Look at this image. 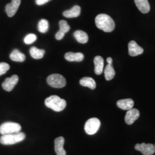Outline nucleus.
<instances>
[{
    "instance_id": "1",
    "label": "nucleus",
    "mask_w": 155,
    "mask_h": 155,
    "mask_svg": "<svg viewBox=\"0 0 155 155\" xmlns=\"http://www.w3.org/2000/svg\"><path fill=\"white\" fill-rule=\"evenodd\" d=\"M95 25L97 28L105 32H111L115 28V23L110 16L106 14H100L95 17Z\"/></svg>"
},
{
    "instance_id": "2",
    "label": "nucleus",
    "mask_w": 155,
    "mask_h": 155,
    "mask_svg": "<svg viewBox=\"0 0 155 155\" xmlns=\"http://www.w3.org/2000/svg\"><path fill=\"white\" fill-rule=\"evenodd\" d=\"M45 106L55 111L63 110L66 106V101L57 95H51L45 101Z\"/></svg>"
},
{
    "instance_id": "3",
    "label": "nucleus",
    "mask_w": 155,
    "mask_h": 155,
    "mask_svg": "<svg viewBox=\"0 0 155 155\" xmlns=\"http://www.w3.org/2000/svg\"><path fill=\"white\" fill-rule=\"evenodd\" d=\"M25 138V134L22 132L2 135L0 137V143L2 145H9L21 142Z\"/></svg>"
},
{
    "instance_id": "4",
    "label": "nucleus",
    "mask_w": 155,
    "mask_h": 155,
    "mask_svg": "<svg viewBox=\"0 0 155 155\" xmlns=\"http://www.w3.org/2000/svg\"><path fill=\"white\" fill-rule=\"evenodd\" d=\"M21 130V125L16 122H5L0 126V134L2 135L18 133Z\"/></svg>"
},
{
    "instance_id": "5",
    "label": "nucleus",
    "mask_w": 155,
    "mask_h": 155,
    "mask_svg": "<svg viewBox=\"0 0 155 155\" xmlns=\"http://www.w3.org/2000/svg\"><path fill=\"white\" fill-rule=\"evenodd\" d=\"M48 84L54 88H62L66 85V80L60 74H52L47 79Z\"/></svg>"
},
{
    "instance_id": "6",
    "label": "nucleus",
    "mask_w": 155,
    "mask_h": 155,
    "mask_svg": "<svg viewBox=\"0 0 155 155\" xmlns=\"http://www.w3.org/2000/svg\"><path fill=\"white\" fill-rule=\"evenodd\" d=\"M101 126L100 120L97 118H91L88 120L84 125V130L87 134L93 135L97 133Z\"/></svg>"
},
{
    "instance_id": "7",
    "label": "nucleus",
    "mask_w": 155,
    "mask_h": 155,
    "mask_svg": "<svg viewBox=\"0 0 155 155\" xmlns=\"http://www.w3.org/2000/svg\"><path fill=\"white\" fill-rule=\"evenodd\" d=\"M134 148L136 150L141 152L143 155H152L155 152V145L152 144L143 143L141 144H136Z\"/></svg>"
},
{
    "instance_id": "8",
    "label": "nucleus",
    "mask_w": 155,
    "mask_h": 155,
    "mask_svg": "<svg viewBox=\"0 0 155 155\" xmlns=\"http://www.w3.org/2000/svg\"><path fill=\"white\" fill-rule=\"evenodd\" d=\"M18 81V77L13 75L11 77L7 78L2 84V87L6 91H11Z\"/></svg>"
},
{
    "instance_id": "9",
    "label": "nucleus",
    "mask_w": 155,
    "mask_h": 155,
    "mask_svg": "<svg viewBox=\"0 0 155 155\" xmlns=\"http://www.w3.org/2000/svg\"><path fill=\"white\" fill-rule=\"evenodd\" d=\"M21 4V0H12L11 2L5 6V12L9 17L13 16Z\"/></svg>"
},
{
    "instance_id": "10",
    "label": "nucleus",
    "mask_w": 155,
    "mask_h": 155,
    "mask_svg": "<svg viewBox=\"0 0 155 155\" xmlns=\"http://www.w3.org/2000/svg\"><path fill=\"white\" fill-rule=\"evenodd\" d=\"M129 54L131 56H136L142 54L144 50L142 47L139 46L134 41H130L128 44Z\"/></svg>"
},
{
    "instance_id": "11",
    "label": "nucleus",
    "mask_w": 155,
    "mask_h": 155,
    "mask_svg": "<svg viewBox=\"0 0 155 155\" xmlns=\"http://www.w3.org/2000/svg\"><path fill=\"white\" fill-rule=\"evenodd\" d=\"M140 117V111L137 109H131L127 110L125 117V121L127 125H132Z\"/></svg>"
},
{
    "instance_id": "12",
    "label": "nucleus",
    "mask_w": 155,
    "mask_h": 155,
    "mask_svg": "<svg viewBox=\"0 0 155 155\" xmlns=\"http://www.w3.org/2000/svg\"><path fill=\"white\" fill-rule=\"evenodd\" d=\"M64 139L59 137L55 140V150L57 155H66V152L64 149Z\"/></svg>"
},
{
    "instance_id": "13",
    "label": "nucleus",
    "mask_w": 155,
    "mask_h": 155,
    "mask_svg": "<svg viewBox=\"0 0 155 155\" xmlns=\"http://www.w3.org/2000/svg\"><path fill=\"white\" fill-rule=\"evenodd\" d=\"M117 105L121 109L127 111L133 108L134 101L130 98L120 100L117 101Z\"/></svg>"
},
{
    "instance_id": "14",
    "label": "nucleus",
    "mask_w": 155,
    "mask_h": 155,
    "mask_svg": "<svg viewBox=\"0 0 155 155\" xmlns=\"http://www.w3.org/2000/svg\"><path fill=\"white\" fill-rule=\"evenodd\" d=\"M134 2L141 13L145 14L150 12V7L148 0H134Z\"/></svg>"
},
{
    "instance_id": "15",
    "label": "nucleus",
    "mask_w": 155,
    "mask_h": 155,
    "mask_svg": "<svg viewBox=\"0 0 155 155\" xmlns=\"http://www.w3.org/2000/svg\"><path fill=\"white\" fill-rule=\"evenodd\" d=\"M94 63L95 65V73L97 75H101L104 71V59L100 56H97L94 58Z\"/></svg>"
},
{
    "instance_id": "16",
    "label": "nucleus",
    "mask_w": 155,
    "mask_h": 155,
    "mask_svg": "<svg viewBox=\"0 0 155 155\" xmlns=\"http://www.w3.org/2000/svg\"><path fill=\"white\" fill-rule=\"evenodd\" d=\"M64 58L67 61L79 62V61H83L84 59V55L82 53H81V52L74 53V52H69L65 54Z\"/></svg>"
},
{
    "instance_id": "17",
    "label": "nucleus",
    "mask_w": 155,
    "mask_h": 155,
    "mask_svg": "<svg viewBox=\"0 0 155 155\" xmlns=\"http://www.w3.org/2000/svg\"><path fill=\"white\" fill-rule=\"evenodd\" d=\"M81 9L79 6L75 5L70 10L64 12L63 15L67 18H74L79 16L81 14Z\"/></svg>"
},
{
    "instance_id": "18",
    "label": "nucleus",
    "mask_w": 155,
    "mask_h": 155,
    "mask_svg": "<svg viewBox=\"0 0 155 155\" xmlns=\"http://www.w3.org/2000/svg\"><path fill=\"white\" fill-rule=\"evenodd\" d=\"M74 36L77 40L78 42L82 44L86 43L89 40V37L87 34L85 32L78 30L74 33Z\"/></svg>"
},
{
    "instance_id": "19",
    "label": "nucleus",
    "mask_w": 155,
    "mask_h": 155,
    "mask_svg": "<svg viewBox=\"0 0 155 155\" xmlns=\"http://www.w3.org/2000/svg\"><path fill=\"white\" fill-rule=\"evenodd\" d=\"M79 83L84 87H87L91 90L96 88V83L94 79L90 77H84L80 80Z\"/></svg>"
},
{
    "instance_id": "20",
    "label": "nucleus",
    "mask_w": 155,
    "mask_h": 155,
    "mask_svg": "<svg viewBox=\"0 0 155 155\" xmlns=\"http://www.w3.org/2000/svg\"><path fill=\"white\" fill-rule=\"evenodd\" d=\"M10 58L12 61L18 62H23L25 61V56L18 50H14L10 55Z\"/></svg>"
},
{
    "instance_id": "21",
    "label": "nucleus",
    "mask_w": 155,
    "mask_h": 155,
    "mask_svg": "<svg viewBox=\"0 0 155 155\" xmlns=\"http://www.w3.org/2000/svg\"><path fill=\"white\" fill-rule=\"evenodd\" d=\"M29 52L33 59H40L45 55V51L39 49L35 47H32L29 50Z\"/></svg>"
},
{
    "instance_id": "22",
    "label": "nucleus",
    "mask_w": 155,
    "mask_h": 155,
    "mask_svg": "<svg viewBox=\"0 0 155 155\" xmlns=\"http://www.w3.org/2000/svg\"><path fill=\"white\" fill-rule=\"evenodd\" d=\"M104 74H105V77L107 81H110L114 77L116 72L112 64H108L106 66Z\"/></svg>"
},
{
    "instance_id": "23",
    "label": "nucleus",
    "mask_w": 155,
    "mask_h": 155,
    "mask_svg": "<svg viewBox=\"0 0 155 155\" xmlns=\"http://www.w3.org/2000/svg\"><path fill=\"white\" fill-rule=\"evenodd\" d=\"M49 28V23L47 20L41 19L38 24V30L41 33H46Z\"/></svg>"
},
{
    "instance_id": "24",
    "label": "nucleus",
    "mask_w": 155,
    "mask_h": 155,
    "mask_svg": "<svg viewBox=\"0 0 155 155\" xmlns=\"http://www.w3.org/2000/svg\"><path fill=\"white\" fill-rule=\"evenodd\" d=\"M37 39L36 35L33 33H30L27 35L24 39V41L26 45H31L34 43Z\"/></svg>"
},
{
    "instance_id": "25",
    "label": "nucleus",
    "mask_w": 155,
    "mask_h": 155,
    "mask_svg": "<svg viewBox=\"0 0 155 155\" xmlns=\"http://www.w3.org/2000/svg\"><path fill=\"white\" fill-rule=\"evenodd\" d=\"M59 27H60L59 31L64 33L68 32L70 29V25L65 20H61L59 21Z\"/></svg>"
},
{
    "instance_id": "26",
    "label": "nucleus",
    "mask_w": 155,
    "mask_h": 155,
    "mask_svg": "<svg viewBox=\"0 0 155 155\" xmlns=\"http://www.w3.org/2000/svg\"><path fill=\"white\" fill-rule=\"evenodd\" d=\"M10 69V66L5 62L0 63V76L5 74Z\"/></svg>"
},
{
    "instance_id": "27",
    "label": "nucleus",
    "mask_w": 155,
    "mask_h": 155,
    "mask_svg": "<svg viewBox=\"0 0 155 155\" xmlns=\"http://www.w3.org/2000/svg\"><path fill=\"white\" fill-rule=\"evenodd\" d=\"M64 35H65V33H64L63 32H61V31H58L57 33H56V40H61V39H63V38H64Z\"/></svg>"
},
{
    "instance_id": "28",
    "label": "nucleus",
    "mask_w": 155,
    "mask_h": 155,
    "mask_svg": "<svg viewBox=\"0 0 155 155\" xmlns=\"http://www.w3.org/2000/svg\"><path fill=\"white\" fill-rule=\"evenodd\" d=\"M50 1L51 0H36V3L38 5H43L48 2Z\"/></svg>"
},
{
    "instance_id": "29",
    "label": "nucleus",
    "mask_w": 155,
    "mask_h": 155,
    "mask_svg": "<svg viewBox=\"0 0 155 155\" xmlns=\"http://www.w3.org/2000/svg\"><path fill=\"white\" fill-rule=\"evenodd\" d=\"M107 62L108 64H112V63H113V59L112 58L110 57H109L107 58Z\"/></svg>"
},
{
    "instance_id": "30",
    "label": "nucleus",
    "mask_w": 155,
    "mask_h": 155,
    "mask_svg": "<svg viewBox=\"0 0 155 155\" xmlns=\"http://www.w3.org/2000/svg\"></svg>"
}]
</instances>
